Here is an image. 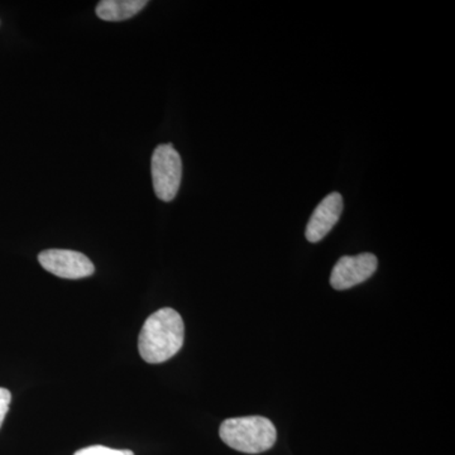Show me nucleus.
<instances>
[{
    "instance_id": "6",
    "label": "nucleus",
    "mask_w": 455,
    "mask_h": 455,
    "mask_svg": "<svg viewBox=\"0 0 455 455\" xmlns=\"http://www.w3.org/2000/svg\"><path fill=\"white\" fill-rule=\"evenodd\" d=\"M341 212H343V197L339 193H331L325 196L316 206L307 223V232H305L307 241L310 243L323 241L339 221Z\"/></svg>"
},
{
    "instance_id": "7",
    "label": "nucleus",
    "mask_w": 455,
    "mask_h": 455,
    "mask_svg": "<svg viewBox=\"0 0 455 455\" xmlns=\"http://www.w3.org/2000/svg\"><path fill=\"white\" fill-rule=\"evenodd\" d=\"M146 0H103L97 7V16L107 22H122L139 14Z\"/></svg>"
},
{
    "instance_id": "8",
    "label": "nucleus",
    "mask_w": 455,
    "mask_h": 455,
    "mask_svg": "<svg viewBox=\"0 0 455 455\" xmlns=\"http://www.w3.org/2000/svg\"><path fill=\"white\" fill-rule=\"evenodd\" d=\"M74 455H134L133 451L128 449H113L104 445H92V447L83 448Z\"/></svg>"
},
{
    "instance_id": "9",
    "label": "nucleus",
    "mask_w": 455,
    "mask_h": 455,
    "mask_svg": "<svg viewBox=\"0 0 455 455\" xmlns=\"http://www.w3.org/2000/svg\"><path fill=\"white\" fill-rule=\"evenodd\" d=\"M12 395L7 388L0 387V427H2L3 421L8 414L9 405H11Z\"/></svg>"
},
{
    "instance_id": "5",
    "label": "nucleus",
    "mask_w": 455,
    "mask_h": 455,
    "mask_svg": "<svg viewBox=\"0 0 455 455\" xmlns=\"http://www.w3.org/2000/svg\"><path fill=\"white\" fill-rule=\"evenodd\" d=\"M377 267H379V259L372 253L341 257L331 271V284L333 289L339 291L352 289L372 277Z\"/></svg>"
},
{
    "instance_id": "3",
    "label": "nucleus",
    "mask_w": 455,
    "mask_h": 455,
    "mask_svg": "<svg viewBox=\"0 0 455 455\" xmlns=\"http://www.w3.org/2000/svg\"><path fill=\"white\" fill-rule=\"evenodd\" d=\"M152 182L158 199L172 202L178 196L182 179V161L172 145H160L151 161Z\"/></svg>"
},
{
    "instance_id": "2",
    "label": "nucleus",
    "mask_w": 455,
    "mask_h": 455,
    "mask_svg": "<svg viewBox=\"0 0 455 455\" xmlns=\"http://www.w3.org/2000/svg\"><path fill=\"white\" fill-rule=\"evenodd\" d=\"M220 434L228 447L247 454L267 451L277 439L276 427L263 416L228 419L220 425Z\"/></svg>"
},
{
    "instance_id": "1",
    "label": "nucleus",
    "mask_w": 455,
    "mask_h": 455,
    "mask_svg": "<svg viewBox=\"0 0 455 455\" xmlns=\"http://www.w3.org/2000/svg\"><path fill=\"white\" fill-rule=\"evenodd\" d=\"M184 320L178 311L164 307L146 320L139 338L140 357L149 364L175 357L184 346Z\"/></svg>"
},
{
    "instance_id": "4",
    "label": "nucleus",
    "mask_w": 455,
    "mask_h": 455,
    "mask_svg": "<svg viewBox=\"0 0 455 455\" xmlns=\"http://www.w3.org/2000/svg\"><path fill=\"white\" fill-rule=\"evenodd\" d=\"M42 267L57 277L79 280L94 275L95 267L85 254L68 250H47L38 256Z\"/></svg>"
}]
</instances>
